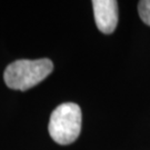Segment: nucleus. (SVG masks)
Masks as SVG:
<instances>
[{
	"instance_id": "obj_4",
	"label": "nucleus",
	"mask_w": 150,
	"mask_h": 150,
	"mask_svg": "<svg viewBox=\"0 0 150 150\" xmlns=\"http://www.w3.org/2000/svg\"><path fill=\"white\" fill-rule=\"evenodd\" d=\"M138 11L141 20L150 26V0H141L138 4Z\"/></svg>"
},
{
	"instance_id": "obj_3",
	"label": "nucleus",
	"mask_w": 150,
	"mask_h": 150,
	"mask_svg": "<svg viewBox=\"0 0 150 150\" xmlns=\"http://www.w3.org/2000/svg\"><path fill=\"white\" fill-rule=\"evenodd\" d=\"M92 7L98 29L106 35L112 33L118 25V2L115 0H93Z\"/></svg>"
},
{
	"instance_id": "obj_2",
	"label": "nucleus",
	"mask_w": 150,
	"mask_h": 150,
	"mask_svg": "<svg viewBox=\"0 0 150 150\" xmlns=\"http://www.w3.org/2000/svg\"><path fill=\"white\" fill-rule=\"evenodd\" d=\"M82 122L80 107L74 102H64L54 109L49 121V134L59 145L72 144L79 137Z\"/></svg>"
},
{
	"instance_id": "obj_1",
	"label": "nucleus",
	"mask_w": 150,
	"mask_h": 150,
	"mask_svg": "<svg viewBox=\"0 0 150 150\" xmlns=\"http://www.w3.org/2000/svg\"><path fill=\"white\" fill-rule=\"evenodd\" d=\"M54 70L51 60H17L5 70V82L10 89L26 91L46 79Z\"/></svg>"
}]
</instances>
